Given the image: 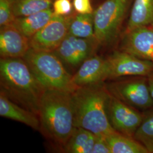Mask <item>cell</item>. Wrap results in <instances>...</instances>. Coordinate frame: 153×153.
I'll return each mask as SVG.
<instances>
[{"instance_id":"6da1fadb","label":"cell","mask_w":153,"mask_h":153,"mask_svg":"<svg viewBox=\"0 0 153 153\" xmlns=\"http://www.w3.org/2000/svg\"><path fill=\"white\" fill-rule=\"evenodd\" d=\"M1 93L16 104L38 115L44 88L23 58H1Z\"/></svg>"},{"instance_id":"7a4b0ae2","label":"cell","mask_w":153,"mask_h":153,"mask_svg":"<svg viewBox=\"0 0 153 153\" xmlns=\"http://www.w3.org/2000/svg\"><path fill=\"white\" fill-rule=\"evenodd\" d=\"M109 95L104 82L79 87L73 91L74 126L104 136L116 131L111 126L107 115Z\"/></svg>"},{"instance_id":"3957f363","label":"cell","mask_w":153,"mask_h":153,"mask_svg":"<svg viewBox=\"0 0 153 153\" xmlns=\"http://www.w3.org/2000/svg\"><path fill=\"white\" fill-rule=\"evenodd\" d=\"M40 130L45 136L63 148L75 126L71 93L46 89L39 108Z\"/></svg>"},{"instance_id":"277c9868","label":"cell","mask_w":153,"mask_h":153,"mask_svg":"<svg viewBox=\"0 0 153 153\" xmlns=\"http://www.w3.org/2000/svg\"><path fill=\"white\" fill-rule=\"evenodd\" d=\"M133 0H105L94 12L95 39L99 47L111 48L120 40Z\"/></svg>"},{"instance_id":"5b68a950","label":"cell","mask_w":153,"mask_h":153,"mask_svg":"<svg viewBox=\"0 0 153 153\" xmlns=\"http://www.w3.org/2000/svg\"><path fill=\"white\" fill-rule=\"evenodd\" d=\"M23 59L45 90L72 93L77 88L71 81L72 76L66 70L63 62L54 52L30 48Z\"/></svg>"},{"instance_id":"8992f818","label":"cell","mask_w":153,"mask_h":153,"mask_svg":"<svg viewBox=\"0 0 153 153\" xmlns=\"http://www.w3.org/2000/svg\"><path fill=\"white\" fill-rule=\"evenodd\" d=\"M108 92L126 104L145 112L153 108L148 76H125L105 83Z\"/></svg>"},{"instance_id":"52a82bcc","label":"cell","mask_w":153,"mask_h":153,"mask_svg":"<svg viewBox=\"0 0 153 153\" xmlns=\"http://www.w3.org/2000/svg\"><path fill=\"white\" fill-rule=\"evenodd\" d=\"M107 80L129 76H148L153 73V63L119 49L106 58Z\"/></svg>"},{"instance_id":"ba28073f","label":"cell","mask_w":153,"mask_h":153,"mask_svg":"<svg viewBox=\"0 0 153 153\" xmlns=\"http://www.w3.org/2000/svg\"><path fill=\"white\" fill-rule=\"evenodd\" d=\"M107 112L111 126L115 131L134 138L142 123L143 112L126 104L109 93Z\"/></svg>"},{"instance_id":"9c48e42d","label":"cell","mask_w":153,"mask_h":153,"mask_svg":"<svg viewBox=\"0 0 153 153\" xmlns=\"http://www.w3.org/2000/svg\"><path fill=\"white\" fill-rule=\"evenodd\" d=\"M71 15L66 16L54 15L44 27L29 39L30 48L55 52L69 33Z\"/></svg>"},{"instance_id":"30bf717a","label":"cell","mask_w":153,"mask_h":153,"mask_svg":"<svg viewBox=\"0 0 153 153\" xmlns=\"http://www.w3.org/2000/svg\"><path fill=\"white\" fill-rule=\"evenodd\" d=\"M98 48L95 40L78 38L68 33L54 52L63 63L76 68L94 55Z\"/></svg>"},{"instance_id":"8fae6325","label":"cell","mask_w":153,"mask_h":153,"mask_svg":"<svg viewBox=\"0 0 153 153\" xmlns=\"http://www.w3.org/2000/svg\"><path fill=\"white\" fill-rule=\"evenodd\" d=\"M117 49L153 63V26L135 28L122 34Z\"/></svg>"},{"instance_id":"7c38bea8","label":"cell","mask_w":153,"mask_h":153,"mask_svg":"<svg viewBox=\"0 0 153 153\" xmlns=\"http://www.w3.org/2000/svg\"><path fill=\"white\" fill-rule=\"evenodd\" d=\"M107 80L106 59L95 55L85 61L71 78L72 83L76 88L103 83Z\"/></svg>"},{"instance_id":"4fadbf2b","label":"cell","mask_w":153,"mask_h":153,"mask_svg":"<svg viewBox=\"0 0 153 153\" xmlns=\"http://www.w3.org/2000/svg\"><path fill=\"white\" fill-rule=\"evenodd\" d=\"M30 48L29 38L13 25L1 26V58H23Z\"/></svg>"},{"instance_id":"5bb4252c","label":"cell","mask_w":153,"mask_h":153,"mask_svg":"<svg viewBox=\"0 0 153 153\" xmlns=\"http://www.w3.org/2000/svg\"><path fill=\"white\" fill-rule=\"evenodd\" d=\"M0 116L22 123L35 130H40V123L38 115L16 104L1 93H0Z\"/></svg>"},{"instance_id":"9a60e30c","label":"cell","mask_w":153,"mask_h":153,"mask_svg":"<svg viewBox=\"0 0 153 153\" xmlns=\"http://www.w3.org/2000/svg\"><path fill=\"white\" fill-rule=\"evenodd\" d=\"M149 26H153V0H133L123 33Z\"/></svg>"},{"instance_id":"2e32d148","label":"cell","mask_w":153,"mask_h":153,"mask_svg":"<svg viewBox=\"0 0 153 153\" xmlns=\"http://www.w3.org/2000/svg\"><path fill=\"white\" fill-rule=\"evenodd\" d=\"M53 16L51 8L27 16L16 17L12 25L30 39L44 27Z\"/></svg>"},{"instance_id":"e0dca14e","label":"cell","mask_w":153,"mask_h":153,"mask_svg":"<svg viewBox=\"0 0 153 153\" xmlns=\"http://www.w3.org/2000/svg\"><path fill=\"white\" fill-rule=\"evenodd\" d=\"M95 134L82 128L75 127L63 147L65 153H92Z\"/></svg>"},{"instance_id":"ac0fdd59","label":"cell","mask_w":153,"mask_h":153,"mask_svg":"<svg viewBox=\"0 0 153 153\" xmlns=\"http://www.w3.org/2000/svg\"><path fill=\"white\" fill-rule=\"evenodd\" d=\"M111 153H149L148 149L134 138L115 131L105 136Z\"/></svg>"},{"instance_id":"d6986e66","label":"cell","mask_w":153,"mask_h":153,"mask_svg":"<svg viewBox=\"0 0 153 153\" xmlns=\"http://www.w3.org/2000/svg\"><path fill=\"white\" fill-rule=\"evenodd\" d=\"M68 33L78 38L97 41L94 33V13L83 14L74 12L71 15Z\"/></svg>"},{"instance_id":"ffe728a7","label":"cell","mask_w":153,"mask_h":153,"mask_svg":"<svg viewBox=\"0 0 153 153\" xmlns=\"http://www.w3.org/2000/svg\"><path fill=\"white\" fill-rule=\"evenodd\" d=\"M16 17L24 16L51 9L54 0H11Z\"/></svg>"},{"instance_id":"44dd1931","label":"cell","mask_w":153,"mask_h":153,"mask_svg":"<svg viewBox=\"0 0 153 153\" xmlns=\"http://www.w3.org/2000/svg\"><path fill=\"white\" fill-rule=\"evenodd\" d=\"M144 117L134 138L153 153V108L143 112Z\"/></svg>"},{"instance_id":"7402d4cb","label":"cell","mask_w":153,"mask_h":153,"mask_svg":"<svg viewBox=\"0 0 153 153\" xmlns=\"http://www.w3.org/2000/svg\"><path fill=\"white\" fill-rule=\"evenodd\" d=\"M16 18L11 0H0V26L12 25Z\"/></svg>"},{"instance_id":"603a6c76","label":"cell","mask_w":153,"mask_h":153,"mask_svg":"<svg viewBox=\"0 0 153 153\" xmlns=\"http://www.w3.org/2000/svg\"><path fill=\"white\" fill-rule=\"evenodd\" d=\"M52 9L54 15L60 16H69L75 12L73 0H54Z\"/></svg>"},{"instance_id":"cb8c5ba5","label":"cell","mask_w":153,"mask_h":153,"mask_svg":"<svg viewBox=\"0 0 153 153\" xmlns=\"http://www.w3.org/2000/svg\"><path fill=\"white\" fill-rule=\"evenodd\" d=\"M74 11L79 14H93L94 10L91 0H73Z\"/></svg>"},{"instance_id":"d4e9b609","label":"cell","mask_w":153,"mask_h":153,"mask_svg":"<svg viewBox=\"0 0 153 153\" xmlns=\"http://www.w3.org/2000/svg\"><path fill=\"white\" fill-rule=\"evenodd\" d=\"M92 153H111L108 144L104 136L95 134Z\"/></svg>"},{"instance_id":"484cf974","label":"cell","mask_w":153,"mask_h":153,"mask_svg":"<svg viewBox=\"0 0 153 153\" xmlns=\"http://www.w3.org/2000/svg\"><path fill=\"white\" fill-rule=\"evenodd\" d=\"M148 76V79H149V86H150V92H151L153 98V73L150 74Z\"/></svg>"},{"instance_id":"4316f807","label":"cell","mask_w":153,"mask_h":153,"mask_svg":"<svg viewBox=\"0 0 153 153\" xmlns=\"http://www.w3.org/2000/svg\"></svg>"}]
</instances>
